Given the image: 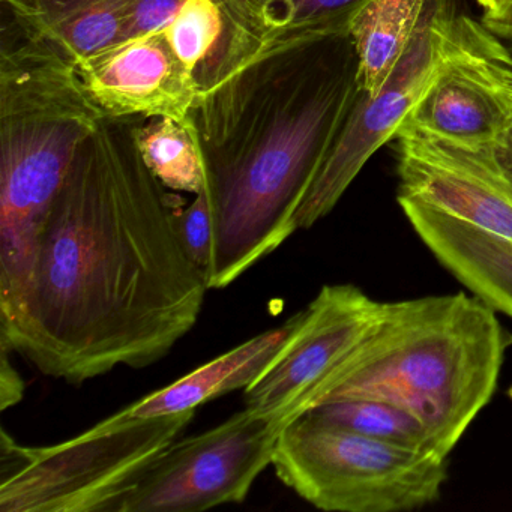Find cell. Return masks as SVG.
<instances>
[{
	"label": "cell",
	"instance_id": "obj_1",
	"mask_svg": "<svg viewBox=\"0 0 512 512\" xmlns=\"http://www.w3.org/2000/svg\"><path fill=\"white\" fill-rule=\"evenodd\" d=\"M178 200L131 128L103 121L53 203L0 341L71 385L161 361L196 326L209 290L176 229Z\"/></svg>",
	"mask_w": 512,
	"mask_h": 512
},
{
	"label": "cell",
	"instance_id": "obj_2",
	"mask_svg": "<svg viewBox=\"0 0 512 512\" xmlns=\"http://www.w3.org/2000/svg\"><path fill=\"white\" fill-rule=\"evenodd\" d=\"M361 95L349 34L256 62L203 89L209 290L226 289L296 232L295 217Z\"/></svg>",
	"mask_w": 512,
	"mask_h": 512
},
{
	"label": "cell",
	"instance_id": "obj_3",
	"mask_svg": "<svg viewBox=\"0 0 512 512\" xmlns=\"http://www.w3.org/2000/svg\"><path fill=\"white\" fill-rule=\"evenodd\" d=\"M511 343L497 311L473 293L383 302L295 418L329 401H389L421 419L434 449L449 457L493 398Z\"/></svg>",
	"mask_w": 512,
	"mask_h": 512
},
{
	"label": "cell",
	"instance_id": "obj_4",
	"mask_svg": "<svg viewBox=\"0 0 512 512\" xmlns=\"http://www.w3.org/2000/svg\"><path fill=\"white\" fill-rule=\"evenodd\" d=\"M103 121L62 59L28 56L0 73V325L19 310L53 203Z\"/></svg>",
	"mask_w": 512,
	"mask_h": 512
},
{
	"label": "cell",
	"instance_id": "obj_5",
	"mask_svg": "<svg viewBox=\"0 0 512 512\" xmlns=\"http://www.w3.org/2000/svg\"><path fill=\"white\" fill-rule=\"evenodd\" d=\"M194 413L128 418L118 412L74 439L37 448L2 430L0 511L110 512Z\"/></svg>",
	"mask_w": 512,
	"mask_h": 512
},
{
	"label": "cell",
	"instance_id": "obj_6",
	"mask_svg": "<svg viewBox=\"0 0 512 512\" xmlns=\"http://www.w3.org/2000/svg\"><path fill=\"white\" fill-rule=\"evenodd\" d=\"M448 458L380 442L307 412L281 428L271 466L323 511L401 512L440 499Z\"/></svg>",
	"mask_w": 512,
	"mask_h": 512
},
{
	"label": "cell",
	"instance_id": "obj_7",
	"mask_svg": "<svg viewBox=\"0 0 512 512\" xmlns=\"http://www.w3.org/2000/svg\"><path fill=\"white\" fill-rule=\"evenodd\" d=\"M491 32L463 10L460 0H427L409 49L374 97L362 92L320 167L295 217L311 229L331 214L367 161L391 140L443 65Z\"/></svg>",
	"mask_w": 512,
	"mask_h": 512
},
{
	"label": "cell",
	"instance_id": "obj_8",
	"mask_svg": "<svg viewBox=\"0 0 512 512\" xmlns=\"http://www.w3.org/2000/svg\"><path fill=\"white\" fill-rule=\"evenodd\" d=\"M281 428L250 410L167 446L110 512H193L244 502L271 466Z\"/></svg>",
	"mask_w": 512,
	"mask_h": 512
},
{
	"label": "cell",
	"instance_id": "obj_9",
	"mask_svg": "<svg viewBox=\"0 0 512 512\" xmlns=\"http://www.w3.org/2000/svg\"><path fill=\"white\" fill-rule=\"evenodd\" d=\"M383 302L353 284L323 286L296 325L283 355L244 391L245 409L283 428L305 395L364 337Z\"/></svg>",
	"mask_w": 512,
	"mask_h": 512
},
{
	"label": "cell",
	"instance_id": "obj_10",
	"mask_svg": "<svg viewBox=\"0 0 512 512\" xmlns=\"http://www.w3.org/2000/svg\"><path fill=\"white\" fill-rule=\"evenodd\" d=\"M398 197L418 200L512 241V181L496 146H472L416 130L397 139Z\"/></svg>",
	"mask_w": 512,
	"mask_h": 512
},
{
	"label": "cell",
	"instance_id": "obj_11",
	"mask_svg": "<svg viewBox=\"0 0 512 512\" xmlns=\"http://www.w3.org/2000/svg\"><path fill=\"white\" fill-rule=\"evenodd\" d=\"M511 127L512 55L491 32L443 65L398 134L416 130L464 145L499 146Z\"/></svg>",
	"mask_w": 512,
	"mask_h": 512
},
{
	"label": "cell",
	"instance_id": "obj_12",
	"mask_svg": "<svg viewBox=\"0 0 512 512\" xmlns=\"http://www.w3.org/2000/svg\"><path fill=\"white\" fill-rule=\"evenodd\" d=\"M77 70L106 119L170 118L190 124L203 97L202 82L179 61L166 31L101 50Z\"/></svg>",
	"mask_w": 512,
	"mask_h": 512
},
{
	"label": "cell",
	"instance_id": "obj_13",
	"mask_svg": "<svg viewBox=\"0 0 512 512\" xmlns=\"http://www.w3.org/2000/svg\"><path fill=\"white\" fill-rule=\"evenodd\" d=\"M226 41L214 79L232 76L272 56L344 34L368 0H221Z\"/></svg>",
	"mask_w": 512,
	"mask_h": 512
},
{
	"label": "cell",
	"instance_id": "obj_14",
	"mask_svg": "<svg viewBox=\"0 0 512 512\" xmlns=\"http://www.w3.org/2000/svg\"><path fill=\"white\" fill-rule=\"evenodd\" d=\"M133 0H2L19 37L79 65L121 41Z\"/></svg>",
	"mask_w": 512,
	"mask_h": 512
},
{
	"label": "cell",
	"instance_id": "obj_15",
	"mask_svg": "<svg viewBox=\"0 0 512 512\" xmlns=\"http://www.w3.org/2000/svg\"><path fill=\"white\" fill-rule=\"evenodd\" d=\"M295 325L296 314L284 325L256 335L172 385L125 407L121 410L122 415L128 418L173 415L196 410L202 404L238 389L245 391L283 355Z\"/></svg>",
	"mask_w": 512,
	"mask_h": 512
},
{
	"label": "cell",
	"instance_id": "obj_16",
	"mask_svg": "<svg viewBox=\"0 0 512 512\" xmlns=\"http://www.w3.org/2000/svg\"><path fill=\"white\" fill-rule=\"evenodd\" d=\"M427 0H368L350 20L347 34L358 58L359 82L367 97L385 85L421 22Z\"/></svg>",
	"mask_w": 512,
	"mask_h": 512
},
{
	"label": "cell",
	"instance_id": "obj_17",
	"mask_svg": "<svg viewBox=\"0 0 512 512\" xmlns=\"http://www.w3.org/2000/svg\"><path fill=\"white\" fill-rule=\"evenodd\" d=\"M131 128L134 142L152 175L173 191L197 194L206 184L205 154L196 121L145 119Z\"/></svg>",
	"mask_w": 512,
	"mask_h": 512
},
{
	"label": "cell",
	"instance_id": "obj_18",
	"mask_svg": "<svg viewBox=\"0 0 512 512\" xmlns=\"http://www.w3.org/2000/svg\"><path fill=\"white\" fill-rule=\"evenodd\" d=\"M310 412L332 424L380 442L413 451H436L430 433L421 419L416 418L404 407L389 401L350 398L320 404Z\"/></svg>",
	"mask_w": 512,
	"mask_h": 512
},
{
	"label": "cell",
	"instance_id": "obj_19",
	"mask_svg": "<svg viewBox=\"0 0 512 512\" xmlns=\"http://www.w3.org/2000/svg\"><path fill=\"white\" fill-rule=\"evenodd\" d=\"M227 28L221 0H185L166 35L179 61L200 80V70L223 49Z\"/></svg>",
	"mask_w": 512,
	"mask_h": 512
},
{
	"label": "cell",
	"instance_id": "obj_20",
	"mask_svg": "<svg viewBox=\"0 0 512 512\" xmlns=\"http://www.w3.org/2000/svg\"><path fill=\"white\" fill-rule=\"evenodd\" d=\"M176 229L185 250L203 272L211 260L212 220L211 206L205 188L194 194L193 203L176 212Z\"/></svg>",
	"mask_w": 512,
	"mask_h": 512
},
{
	"label": "cell",
	"instance_id": "obj_21",
	"mask_svg": "<svg viewBox=\"0 0 512 512\" xmlns=\"http://www.w3.org/2000/svg\"><path fill=\"white\" fill-rule=\"evenodd\" d=\"M184 4L185 0H133L119 43L166 31Z\"/></svg>",
	"mask_w": 512,
	"mask_h": 512
},
{
	"label": "cell",
	"instance_id": "obj_22",
	"mask_svg": "<svg viewBox=\"0 0 512 512\" xmlns=\"http://www.w3.org/2000/svg\"><path fill=\"white\" fill-rule=\"evenodd\" d=\"M11 352L13 350L10 349V346L0 341V353H2L0 356L2 358V362H0V410L17 406L25 397V383L11 364Z\"/></svg>",
	"mask_w": 512,
	"mask_h": 512
},
{
	"label": "cell",
	"instance_id": "obj_23",
	"mask_svg": "<svg viewBox=\"0 0 512 512\" xmlns=\"http://www.w3.org/2000/svg\"><path fill=\"white\" fill-rule=\"evenodd\" d=\"M481 22L488 31L493 32L500 40L509 41L512 46V0H503L497 10L484 13Z\"/></svg>",
	"mask_w": 512,
	"mask_h": 512
},
{
	"label": "cell",
	"instance_id": "obj_24",
	"mask_svg": "<svg viewBox=\"0 0 512 512\" xmlns=\"http://www.w3.org/2000/svg\"><path fill=\"white\" fill-rule=\"evenodd\" d=\"M497 158H499L500 166L505 170L506 175L512 181V143L505 142L496 146Z\"/></svg>",
	"mask_w": 512,
	"mask_h": 512
},
{
	"label": "cell",
	"instance_id": "obj_25",
	"mask_svg": "<svg viewBox=\"0 0 512 512\" xmlns=\"http://www.w3.org/2000/svg\"><path fill=\"white\" fill-rule=\"evenodd\" d=\"M478 4L484 8V13L487 11H494L503 4V0H478Z\"/></svg>",
	"mask_w": 512,
	"mask_h": 512
},
{
	"label": "cell",
	"instance_id": "obj_26",
	"mask_svg": "<svg viewBox=\"0 0 512 512\" xmlns=\"http://www.w3.org/2000/svg\"><path fill=\"white\" fill-rule=\"evenodd\" d=\"M505 142L512 143V127L511 130H509L508 139H506Z\"/></svg>",
	"mask_w": 512,
	"mask_h": 512
},
{
	"label": "cell",
	"instance_id": "obj_27",
	"mask_svg": "<svg viewBox=\"0 0 512 512\" xmlns=\"http://www.w3.org/2000/svg\"><path fill=\"white\" fill-rule=\"evenodd\" d=\"M509 52H511L512 55V46H509Z\"/></svg>",
	"mask_w": 512,
	"mask_h": 512
}]
</instances>
